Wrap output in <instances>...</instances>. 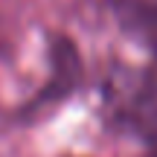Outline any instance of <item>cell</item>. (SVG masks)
Segmentation results:
<instances>
[{
    "mask_svg": "<svg viewBox=\"0 0 157 157\" xmlns=\"http://www.w3.org/2000/svg\"><path fill=\"white\" fill-rule=\"evenodd\" d=\"M99 9L117 15L131 35L157 47V0H93Z\"/></svg>",
    "mask_w": 157,
    "mask_h": 157,
    "instance_id": "6da1fadb",
    "label": "cell"
}]
</instances>
